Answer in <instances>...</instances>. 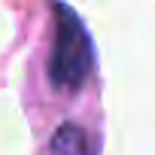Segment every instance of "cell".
Segmentation results:
<instances>
[{
    "mask_svg": "<svg viewBox=\"0 0 155 155\" xmlns=\"http://www.w3.org/2000/svg\"><path fill=\"white\" fill-rule=\"evenodd\" d=\"M55 12V37H52V52H49V82L58 91L76 94L91 76L94 67V52H91V37L64 0L52 3Z\"/></svg>",
    "mask_w": 155,
    "mask_h": 155,
    "instance_id": "6da1fadb",
    "label": "cell"
},
{
    "mask_svg": "<svg viewBox=\"0 0 155 155\" xmlns=\"http://www.w3.org/2000/svg\"><path fill=\"white\" fill-rule=\"evenodd\" d=\"M49 155H97V149L85 128L64 122L49 140Z\"/></svg>",
    "mask_w": 155,
    "mask_h": 155,
    "instance_id": "7a4b0ae2",
    "label": "cell"
}]
</instances>
